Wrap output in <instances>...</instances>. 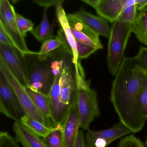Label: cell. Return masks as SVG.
Here are the masks:
<instances>
[{
	"label": "cell",
	"instance_id": "1",
	"mask_svg": "<svg viewBox=\"0 0 147 147\" xmlns=\"http://www.w3.org/2000/svg\"><path fill=\"white\" fill-rule=\"evenodd\" d=\"M112 84L110 99L120 119L132 133L141 131L147 119L141 114L138 96L143 71L133 57H125Z\"/></svg>",
	"mask_w": 147,
	"mask_h": 147
},
{
	"label": "cell",
	"instance_id": "2",
	"mask_svg": "<svg viewBox=\"0 0 147 147\" xmlns=\"http://www.w3.org/2000/svg\"><path fill=\"white\" fill-rule=\"evenodd\" d=\"M38 52L23 56L27 79V86L34 92L49 96L55 80L48 60L40 61Z\"/></svg>",
	"mask_w": 147,
	"mask_h": 147
},
{
	"label": "cell",
	"instance_id": "3",
	"mask_svg": "<svg viewBox=\"0 0 147 147\" xmlns=\"http://www.w3.org/2000/svg\"><path fill=\"white\" fill-rule=\"evenodd\" d=\"M131 24L118 20L113 24L108 38L107 56V67L110 74L115 76L125 56V51L131 34Z\"/></svg>",
	"mask_w": 147,
	"mask_h": 147
},
{
	"label": "cell",
	"instance_id": "4",
	"mask_svg": "<svg viewBox=\"0 0 147 147\" xmlns=\"http://www.w3.org/2000/svg\"><path fill=\"white\" fill-rule=\"evenodd\" d=\"M0 71L12 88L25 115L41 122L48 127H55L51 120L46 117L36 106L27 93L25 87L18 80L1 58Z\"/></svg>",
	"mask_w": 147,
	"mask_h": 147
},
{
	"label": "cell",
	"instance_id": "5",
	"mask_svg": "<svg viewBox=\"0 0 147 147\" xmlns=\"http://www.w3.org/2000/svg\"><path fill=\"white\" fill-rule=\"evenodd\" d=\"M76 103L80 128L88 131L92 122L100 115L97 92L90 87L77 88Z\"/></svg>",
	"mask_w": 147,
	"mask_h": 147
},
{
	"label": "cell",
	"instance_id": "6",
	"mask_svg": "<svg viewBox=\"0 0 147 147\" xmlns=\"http://www.w3.org/2000/svg\"><path fill=\"white\" fill-rule=\"evenodd\" d=\"M16 12L13 6L8 0L0 1V21L4 26L17 49L23 56L36 53L30 51L26 43L25 37L20 32L16 22Z\"/></svg>",
	"mask_w": 147,
	"mask_h": 147
},
{
	"label": "cell",
	"instance_id": "7",
	"mask_svg": "<svg viewBox=\"0 0 147 147\" xmlns=\"http://www.w3.org/2000/svg\"><path fill=\"white\" fill-rule=\"evenodd\" d=\"M63 1H60L55 6L57 18L61 27L57 32V36L63 39L69 48L74 65L76 80H79L82 78H85V72L78 58L76 41L71 32L67 15L63 7Z\"/></svg>",
	"mask_w": 147,
	"mask_h": 147
},
{
	"label": "cell",
	"instance_id": "8",
	"mask_svg": "<svg viewBox=\"0 0 147 147\" xmlns=\"http://www.w3.org/2000/svg\"><path fill=\"white\" fill-rule=\"evenodd\" d=\"M75 69L69 51L64 56V67L60 80L61 99L63 104L70 107L76 102L77 93Z\"/></svg>",
	"mask_w": 147,
	"mask_h": 147
},
{
	"label": "cell",
	"instance_id": "9",
	"mask_svg": "<svg viewBox=\"0 0 147 147\" xmlns=\"http://www.w3.org/2000/svg\"><path fill=\"white\" fill-rule=\"evenodd\" d=\"M0 113L15 122H20L21 118L25 115L12 88L1 73L0 74Z\"/></svg>",
	"mask_w": 147,
	"mask_h": 147
},
{
	"label": "cell",
	"instance_id": "10",
	"mask_svg": "<svg viewBox=\"0 0 147 147\" xmlns=\"http://www.w3.org/2000/svg\"><path fill=\"white\" fill-rule=\"evenodd\" d=\"M132 133L121 122L106 129L92 131L89 129L85 135L87 147H107L112 142Z\"/></svg>",
	"mask_w": 147,
	"mask_h": 147
},
{
	"label": "cell",
	"instance_id": "11",
	"mask_svg": "<svg viewBox=\"0 0 147 147\" xmlns=\"http://www.w3.org/2000/svg\"><path fill=\"white\" fill-rule=\"evenodd\" d=\"M0 58L18 80L26 87L27 79L24 61L18 50L15 47L0 43Z\"/></svg>",
	"mask_w": 147,
	"mask_h": 147
},
{
	"label": "cell",
	"instance_id": "12",
	"mask_svg": "<svg viewBox=\"0 0 147 147\" xmlns=\"http://www.w3.org/2000/svg\"><path fill=\"white\" fill-rule=\"evenodd\" d=\"M61 74L55 76L54 83L49 95L51 119L55 127L63 125L70 107L63 104L61 99L60 80Z\"/></svg>",
	"mask_w": 147,
	"mask_h": 147
},
{
	"label": "cell",
	"instance_id": "13",
	"mask_svg": "<svg viewBox=\"0 0 147 147\" xmlns=\"http://www.w3.org/2000/svg\"><path fill=\"white\" fill-rule=\"evenodd\" d=\"M62 126V147H75L80 128L76 103L70 106Z\"/></svg>",
	"mask_w": 147,
	"mask_h": 147
},
{
	"label": "cell",
	"instance_id": "14",
	"mask_svg": "<svg viewBox=\"0 0 147 147\" xmlns=\"http://www.w3.org/2000/svg\"><path fill=\"white\" fill-rule=\"evenodd\" d=\"M126 0H100L95 8L99 16L113 24L125 8Z\"/></svg>",
	"mask_w": 147,
	"mask_h": 147
},
{
	"label": "cell",
	"instance_id": "15",
	"mask_svg": "<svg viewBox=\"0 0 147 147\" xmlns=\"http://www.w3.org/2000/svg\"><path fill=\"white\" fill-rule=\"evenodd\" d=\"M74 14L80 19L89 29L98 36H103L109 38L111 34V27L107 20L84 10L78 11Z\"/></svg>",
	"mask_w": 147,
	"mask_h": 147
},
{
	"label": "cell",
	"instance_id": "16",
	"mask_svg": "<svg viewBox=\"0 0 147 147\" xmlns=\"http://www.w3.org/2000/svg\"><path fill=\"white\" fill-rule=\"evenodd\" d=\"M13 128L16 139L23 147H48L42 138L31 131L20 122H14Z\"/></svg>",
	"mask_w": 147,
	"mask_h": 147
},
{
	"label": "cell",
	"instance_id": "17",
	"mask_svg": "<svg viewBox=\"0 0 147 147\" xmlns=\"http://www.w3.org/2000/svg\"><path fill=\"white\" fill-rule=\"evenodd\" d=\"M47 10V8H45L41 23L30 32L38 42L42 43L55 38L54 35V26L50 23Z\"/></svg>",
	"mask_w": 147,
	"mask_h": 147
},
{
	"label": "cell",
	"instance_id": "18",
	"mask_svg": "<svg viewBox=\"0 0 147 147\" xmlns=\"http://www.w3.org/2000/svg\"><path fill=\"white\" fill-rule=\"evenodd\" d=\"M131 26L132 32L141 43L147 47V8L138 12L136 19Z\"/></svg>",
	"mask_w": 147,
	"mask_h": 147
},
{
	"label": "cell",
	"instance_id": "19",
	"mask_svg": "<svg viewBox=\"0 0 147 147\" xmlns=\"http://www.w3.org/2000/svg\"><path fill=\"white\" fill-rule=\"evenodd\" d=\"M20 123L40 137H45L52 131L55 127H49L41 122L25 115L21 118Z\"/></svg>",
	"mask_w": 147,
	"mask_h": 147
},
{
	"label": "cell",
	"instance_id": "20",
	"mask_svg": "<svg viewBox=\"0 0 147 147\" xmlns=\"http://www.w3.org/2000/svg\"><path fill=\"white\" fill-rule=\"evenodd\" d=\"M67 18L70 28L82 32L88 36L96 42L101 44L99 39V36L89 29L80 19L74 14H68L67 15Z\"/></svg>",
	"mask_w": 147,
	"mask_h": 147
},
{
	"label": "cell",
	"instance_id": "21",
	"mask_svg": "<svg viewBox=\"0 0 147 147\" xmlns=\"http://www.w3.org/2000/svg\"><path fill=\"white\" fill-rule=\"evenodd\" d=\"M25 88L27 93L36 106L46 117L51 120L49 96H45L39 93L34 92L28 88Z\"/></svg>",
	"mask_w": 147,
	"mask_h": 147
},
{
	"label": "cell",
	"instance_id": "22",
	"mask_svg": "<svg viewBox=\"0 0 147 147\" xmlns=\"http://www.w3.org/2000/svg\"><path fill=\"white\" fill-rule=\"evenodd\" d=\"M65 44V42L57 36L45 41L43 43L40 51L38 52V59L40 61H45L50 53L61 48Z\"/></svg>",
	"mask_w": 147,
	"mask_h": 147
},
{
	"label": "cell",
	"instance_id": "23",
	"mask_svg": "<svg viewBox=\"0 0 147 147\" xmlns=\"http://www.w3.org/2000/svg\"><path fill=\"white\" fill-rule=\"evenodd\" d=\"M136 1V0H126L125 7L121 13L119 20L131 24L134 23L138 14Z\"/></svg>",
	"mask_w": 147,
	"mask_h": 147
},
{
	"label": "cell",
	"instance_id": "24",
	"mask_svg": "<svg viewBox=\"0 0 147 147\" xmlns=\"http://www.w3.org/2000/svg\"><path fill=\"white\" fill-rule=\"evenodd\" d=\"M62 125L55 126V129L49 135L42 138L47 147H62Z\"/></svg>",
	"mask_w": 147,
	"mask_h": 147
},
{
	"label": "cell",
	"instance_id": "25",
	"mask_svg": "<svg viewBox=\"0 0 147 147\" xmlns=\"http://www.w3.org/2000/svg\"><path fill=\"white\" fill-rule=\"evenodd\" d=\"M144 76L138 96V104L142 116L147 119V75L143 72Z\"/></svg>",
	"mask_w": 147,
	"mask_h": 147
},
{
	"label": "cell",
	"instance_id": "26",
	"mask_svg": "<svg viewBox=\"0 0 147 147\" xmlns=\"http://www.w3.org/2000/svg\"><path fill=\"white\" fill-rule=\"evenodd\" d=\"M70 29L73 36L74 37L75 39L77 42L81 43L85 45L94 48L97 50L103 49V46L102 44H99L96 42L94 40L82 32L78 31L73 28H70Z\"/></svg>",
	"mask_w": 147,
	"mask_h": 147
},
{
	"label": "cell",
	"instance_id": "27",
	"mask_svg": "<svg viewBox=\"0 0 147 147\" xmlns=\"http://www.w3.org/2000/svg\"><path fill=\"white\" fill-rule=\"evenodd\" d=\"M15 17L20 32L22 36L25 37L27 32H31L34 29V24L30 20L24 18L17 13H16Z\"/></svg>",
	"mask_w": 147,
	"mask_h": 147
},
{
	"label": "cell",
	"instance_id": "28",
	"mask_svg": "<svg viewBox=\"0 0 147 147\" xmlns=\"http://www.w3.org/2000/svg\"><path fill=\"white\" fill-rule=\"evenodd\" d=\"M133 58L138 67L147 75V47L141 46Z\"/></svg>",
	"mask_w": 147,
	"mask_h": 147
},
{
	"label": "cell",
	"instance_id": "29",
	"mask_svg": "<svg viewBox=\"0 0 147 147\" xmlns=\"http://www.w3.org/2000/svg\"><path fill=\"white\" fill-rule=\"evenodd\" d=\"M118 147H145V145L138 138L131 135L121 139Z\"/></svg>",
	"mask_w": 147,
	"mask_h": 147
},
{
	"label": "cell",
	"instance_id": "30",
	"mask_svg": "<svg viewBox=\"0 0 147 147\" xmlns=\"http://www.w3.org/2000/svg\"><path fill=\"white\" fill-rule=\"evenodd\" d=\"M18 142L8 132H0V147H20Z\"/></svg>",
	"mask_w": 147,
	"mask_h": 147
},
{
	"label": "cell",
	"instance_id": "31",
	"mask_svg": "<svg viewBox=\"0 0 147 147\" xmlns=\"http://www.w3.org/2000/svg\"><path fill=\"white\" fill-rule=\"evenodd\" d=\"M76 44L79 60L88 58L97 51V50L94 48L85 45L77 41H76Z\"/></svg>",
	"mask_w": 147,
	"mask_h": 147
},
{
	"label": "cell",
	"instance_id": "32",
	"mask_svg": "<svg viewBox=\"0 0 147 147\" xmlns=\"http://www.w3.org/2000/svg\"><path fill=\"white\" fill-rule=\"evenodd\" d=\"M0 43L17 48L1 21H0Z\"/></svg>",
	"mask_w": 147,
	"mask_h": 147
},
{
	"label": "cell",
	"instance_id": "33",
	"mask_svg": "<svg viewBox=\"0 0 147 147\" xmlns=\"http://www.w3.org/2000/svg\"><path fill=\"white\" fill-rule=\"evenodd\" d=\"M60 0H33L34 2L39 6L43 7L44 8H48L52 6H55Z\"/></svg>",
	"mask_w": 147,
	"mask_h": 147
},
{
	"label": "cell",
	"instance_id": "34",
	"mask_svg": "<svg viewBox=\"0 0 147 147\" xmlns=\"http://www.w3.org/2000/svg\"><path fill=\"white\" fill-rule=\"evenodd\" d=\"M75 147H87L86 139L82 130H80L79 131Z\"/></svg>",
	"mask_w": 147,
	"mask_h": 147
},
{
	"label": "cell",
	"instance_id": "35",
	"mask_svg": "<svg viewBox=\"0 0 147 147\" xmlns=\"http://www.w3.org/2000/svg\"><path fill=\"white\" fill-rule=\"evenodd\" d=\"M136 5L138 11L147 8V0H136Z\"/></svg>",
	"mask_w": 147,
	"mask_h": 147
},
{
	"label": "cell",
	"instance_id": "36",
	"mask_svg": "<svg viewBox=\"0 0 147 147\" xmlns=\"http://www.w3.org/2000/svg\"><path fill=\"white\" fill-rule=\"evenodd\" d=\"M100 0H82V1L95 9Z\"/></svg>",
	"mask_w": 147,
	"mask_h": 147
},
{
	"label": "cell",
	"instance_id": "37",
	"mask_svg": "<svg viewBox=\"0 0 147 147\" xmlns=\"http://www.w3.org/2000/svg\"><path fill=\"white\" fill-rule=\"evenodd\" d=\"M145 145L147 147V136H146V139H145Z\"/></svg>",
	"mask_w": 147,
	"mask_h": 147
}]
</instances>
